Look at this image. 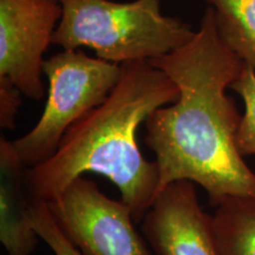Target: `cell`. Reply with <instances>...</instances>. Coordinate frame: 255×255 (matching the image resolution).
<instances>
[{
  "label": "cell",
  "mask_w": 255,
  "mask_h": 255,
  "mask_svg": "<svg viewBox=\"0 0 255 255\" xmlns=\"http://www.w3.org/2000/svg\"><path fill=\"white\" fill-rule=\"evenodd\" d=\"M177 85L174 103L145 121V143L156 156L158 193L176 181L207 191L213 207L228 196L255 197V173L235 137L241 115L227 89L245 63L221 40L210 6L195 36L174 52L149 60Z\"/></svg>",
  "instance_id": "obj_1"
},
{
  "label": "cell",
  "mask_w": 255,
  "mask_h": 255,
  "mask_svg": "<svg viewBox=\"0 0 255 255\" xmlns=\"http://www.w3.org/2000/svg\"><path fill=\"white\" fill-rule=\"evenodd\" d=\"M180 91L167 73L149 62L127 63L116 87L101 105L64 133L55 154L27 168L33 201L50 202L85 173L101 174L119 188L135 222H142L158 194V168L137 143L142 123Z\"/></svg>",
  "instance_id": "obj_2"
},
{
  "label": "cell",
  "mask_w": 255,
  "mask_h": 255,
  "mask_svg": "<svg viewBox=\"0 0 255 255\" xmlns=\"http://www.w3.org/2000/svg\"><path fill=\"white\" fill-rule=\"evenodd\" d=\"M62 17L52 44L63 50L90 47L96 57L120 64L149 62L186 45L196 30L164 15L159 0H60Z\"/></svg>",
  "instance_id": "obj_3"
},
{
  "label": "cell",
  "mask_w": 255,
  "mask_h": 255,
  "mask_svg": "<svg viewBox=\"0 0 255 255\" xmlns=\"http://www.w3.org/2000/svg\"><path fill=\"white\" fill-rule=\"evenodd\" d=\"M47 100L39 121L13 142L28 168L55 154L64 133L89 111L107 100L122 75V65L88 56L81 50H63L44 62Z\"/></svg>",
  "instance_id": "obj_4"
},
{
  "label": "cell",
  "mask_w": 255,
  "mask_h": 255,
  "mask_svg": "<svg viewBox=\"0 0 255 255\" xmlns=\"http://www.w3.org/2000/svg\"><path fill=\"white\" fill-rule=\"evenodd\" d=\"M47 206L65 238L83 255H151L127 203L105 195L94 181L77 178Z\"/></svg>",
  "instance_id": "obj_5"
},
{
  "label": "cell",
  "mask_w": 255,
  "mask_h": 255,
  "mask_svg": "<svg viewBox=\"0 0 255 255\" xmlns=\"http://www.w3.org/2000/svg\"><path fill=\"white\" fill-rule=\"evenodd\" d=\"M60 17L56 0H0V76L32 100L45 95L44 53Z\"/></svg>",
  "instance_id": "obj_6"
},
{
  "label": "cell",
  "mask_w": 255,
  "mask_h": 255,
  "mask_svg": "<svg viewBox=\"0 0 255 255\" xmlns=\"http://www.w3.org/2000/svg\"><path fill=\"white\" fill-rule=\"evenodd\" d=\"M142 232L158 255H219L213 216L201 208L190 181L159 191L142 220Z\"/></svg>",
  "instance_id": "obj_7"
},
{
  "label": "cell",
  "mask_w": 255,
  "mask_h": 255,
  "mask_svg": "<svg viewBox=\"0 0 255 255\" xmlns=\"http://www.w3.org/2000/svg\"><path fill=\"white\" fill-rule=\"evenodd\" d=\"M27 165L13 142L0 138V241L8 255H32L39 235L32 226L33 203L27 187Z\"/></svg>",
  "instance_id": "obj_8"
},
{
  "label": "cell",
  "mask_w": 255,
  "mask_h": 255,
  "mask_svg": "<svg viewBox=\"0 0 255 255\" xmlns=\"http://www.w3.org/2000/svg\"><path fill=\"white\" fill-rule=\"evenodd\" d=\"M214 208L219 255H255V197L228 196Z\"/></svg>",
  "instance_id": "obj_9"
},
{
  "label": "cell",
  "mask_w": 255,
  "mask_h": 255,
  "mask_svg": "<svg viewBox=\"0 0 255 255\" xmlns=\"http://www.w3.org/2000/svg\"><path fill=\"white\" fill-rule=\"evenodd\" d=\"M215 12L219 36L255 70V0H202Z\"/></svg>",
  "instance_id": "obj_10"
},
{
  "label": "cell",
  "mask_w": 255,
  "mask_h": 255,
  "mask_svg": "<svg viewBox=\"0 0 255 255\" xmlns=\"http://www.w3.org/2000/svg\"><path fill=\"white\" fill-rule=\"evenodd\" d=\"M229 89L240 95L245 104L235 137L237 146L244 157L255 155V70L245 64L240 76Z\"/></svg>",
  "instance_id": "obj_11"
},
{
  "label": "cell",
  "mask_w": 255,
  "mask_h": 255,
  "mask_svg": "<svg viewBox=\"0 0 255 255\" xmlns=\"http://www.w3.org/2000/svg\"><path fill=\"white\" fill-rule=\"evenodd\" d=\"M30 220L39 238L55 255H83L57 226L47 202L33 201L30 210Z\"/></svg>",
  "instance_id": "obj_12"
},
{
  "label": "cell",
  "mask_w": 255,
  "mask_h": 255,
  "mask_svg": "<svg viewBox=\"0 0 255 255\" xmlns=\"http://www.w3.org/2000/svg\"><path fill=\"white\" fill-rule=\"evenodd\" d=\"M21 91L11 79L0 76V127L13 129L19 107L21 105Z\"/></svg>",
  "instance_id": "obj_13"
},
{
  "label": "cell",
  "mask_w": 255,
  "mask_h": 255,
  "mask_svg": "<svg viewBox=\"0 0 255 255\" xmlns=\"http://www.w3.org/2000/svg\"><path fill=\"white\" fill-rule=\"evenodd\" d=\"M56 1H60V0H56Z\"/></svg>",
  "instance_id": "obj_14"
}]
</instances>
